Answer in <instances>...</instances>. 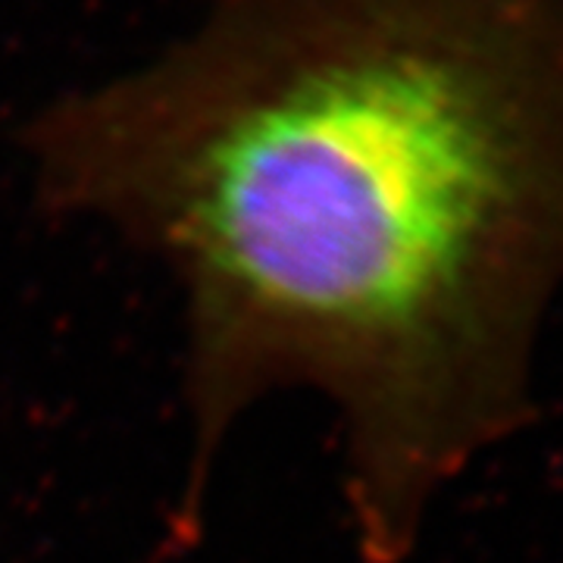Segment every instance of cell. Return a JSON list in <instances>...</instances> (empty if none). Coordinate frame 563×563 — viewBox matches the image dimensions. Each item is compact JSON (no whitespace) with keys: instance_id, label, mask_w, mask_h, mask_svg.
<instances>
[{"instance_id":"obj_1","label":"cell","mask_w":563,"mask_h":563,"mask_svg":"<svg viewBox=\"0 0 563 563\" xmlns=\"http://www.w3.org/2000/svg\"><path fill=\"white\" fill-rule=\"evenodd\" d=\"M44 210L173 273L188 479L273 391L342 439L363 563H404L451 485L523 429L563 295V0H207L25 125Z\"/></svg>"}]
</instances>
